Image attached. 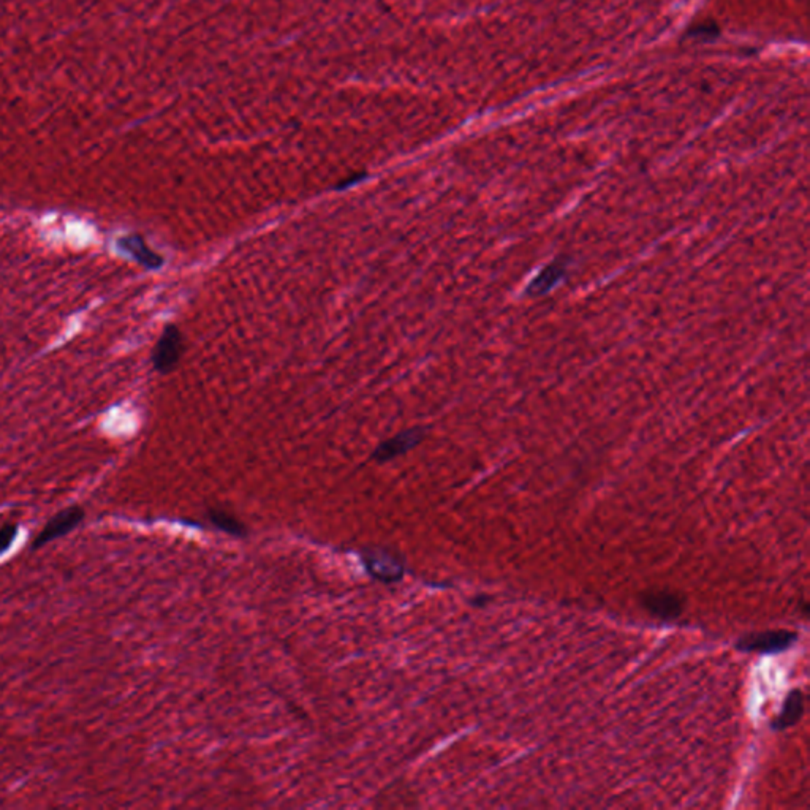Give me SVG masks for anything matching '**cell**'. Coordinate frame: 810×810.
Instances as JSON below:
<instances>
[{"label": "cell", "instance_id": "5b68a950", "mask_svg": "<svg viewBox=\"0 0 810 810\" xmlns=\"http://www.w3.org/2000/svg\"><path fill=\"white\" fill-rule=\"evenodd\" d=\"M641 605L660 621H676L684 612V600L669 590H651L641 595Z\"/></svg>", "mask_w": 810, "mask_h": 810}, {"label": "cell", "instance_id": "7a4b0ae2", "mask_svg": "<svg viewBox=\"0 0 810 810\" xmlns=\"http://www.w3.org/2000/svg\"><path fill=\"white\" fill-rule=\"evenodd\" d=\"M184 353V338L176 325H166L152 351V366L160 374H170L176 369Z\"/></svg>", "mask_w": 810, "mask_h": 810}, {"label": "cell", "instance_id": "3957f363", "mask_svg": "<svg viewBox=\"0 0 810 810\" xmlns=\"http://www.w3.org/2000/svg\"><path fill=\"white\" fill-rule=\"evenodd\" d=\"M361 560L364 569L374 580L391 584L401 581L404 578V562L385 549H364L361 553Z\"/></svg>", "mask_w": 810, "mask_h": 810}, {"label": "cell", "instance_id": "8992f818", "mask_svg": "<svg viewBox=\"0 0 810 810\" xmlns=\"http://www.w3.org/2000/svg\"><path fill=\"white\" fill-rule=\"evenodd\" d=\"M426 431L423 427H412V429L402 431L396 434L395 437L388 438V440L381 442L377 448L374 450L372 459L377 462H388L407 453V451L418 447L421 440L424 438Z\"/></svg>", "mask_w": 810, "mask_h": 810}, {"label": "cell", "instance_id": "5bb4252c", "mask_svg": "<svg viewBox=\"0 0 810 810\" xmlns=\"http://www.w3.org/2000/svg\"><path fill=\"white\" fill-rule=\"evenodd\" d=\"M488 601H491V597H486V595H482V597H478L477 600H473L472 603L475 605V606H478V608H483L486 603H488Z\"/></svg>", "mask_w": 810, "mask_h": 810}, {"label": "cell", "instance_id": "4fadbf2b", "mask_svg": "<svg viewBox=\"0 0 810 810\" xmlns=\"http://www.w3.org/2000/svg\"><path fill=\"white\" fill-rule=\"evenodd\" d=\"M361 179H363V176H361V175H356V176H353V177H350V179H347V181H344V182L340 184V185H338V189H345V187H349V185H353V184H356V182H360Z\"/></svg>", "mask_w": 810, "mask_h": 810}, {"label": "cell", "instance_id": "7c38bea8", "mask_svg": "<svg viewBox=\"0 0 810 810\" xmlns=\"http://www.w3.org/2000/svg\"><path fill=\"white\" fill-rule=\"evenodd\" d=\"M717 33H719V27H717L715 24H710V26L701 24V26H697L695 29H693V31L690 32V35L695 37V38L704 37L706 40H709V38H714Z\"/></svg>", "mask_w": 810, "mask_h": 810}, {"label": "cell", "instance_id": "6da1fadb", "mask_svg": "<svg viewBox=\"0 0 810 810\" xmlns=\"http://www.w3.org/2000/svg\"><path fill=\"white\" fill-rule=\"evenodd\" d=\"M797 638L800 636L793 630H768V632L740 636L734 647L739 652H755L766 656V653H779L790 649L796 643Z\"/></svg>", "mask_w": 810, "mask_h": 810}, {"label": "cell", "instance_id": "277c9868", "mask_svg": "<svg viewBox=\"0 0 810 810\" xmlns=\"http://www.w3.org/2000/svg\"><path fill=\"white\" fill-rule=\"evenodd\" d=\"M84 516H86L84 508L79 505H72L65 508V510L56 513L54 516L46 523L42 532L35 537V540L32 541L31 548L40 549L45 545H48V543L57 540V538L68 535L72 530L77 529L78 525L83 523Z\"/></svg>", "mask_w": 810, "mask_h": 810}, {"label": "cell", "instance_id": "ba28073f", "mask_svg": "<svg viewBox=\"0 0 810 810\" xmlns=\"http://www.w3.org/2000/svg\"><path fill=\"white\" fill-rule=\"evenodd\" d=\"M804 715V695L800 688L791 690L788 697L785 698L782 713L777 715V719L772 722V728L775 731H784L788 728L795 726L797 722L802 719Z\"/></svg>", "mask_w": 810, "mask_h": 810}, {"label": "cell", "instance_id": "30bf717a", "mask_svg": "<svg viewBox=\"0 0 810 810\" xmlns=\"http://www.w3.org/2000/svg\"><path fill=\"white\" fill-rule=\"evenodd\" d=\"M209 519L217 529L227 532V534L236 535V537H242L246 534L244 525H242L238 519H236L235 516H231V514H228L227 511L209 510Z\"/></svg>", "mask_w": 810, "mask_h": 810}, {"label": "cell", "instance_id": "8fae6325", "mask_svg": "<svg viewBox=\"0 0 810 810\" xmlns=\"http://www.w3.org/2000/svg\"><path fill=\"white\" fill-rule=\"evenodd\" d=\"M16 535H18V525L16 524H5L0 527V555L11 548Z\"/></svg>", "mask_w": 810, "mask_h": 810}, {"label": "cell", "instance_id": "52a82bcc", "mask_svg": "<svg viewBox=\"0 0 810 810\" xmlns=\"http://www.w3.org/2000/svg\"><path fill=\"white\" fill-rule=\"evenodd\" d=\"M118 247L146 269L155 271L164 266V257L152 251L141 235H125L118 239Z\"/></svg>", "mask_w": 810, "mask_h": 810}, {"label": "cell", "instance_id": "9c48e42d", "mask_svg": "<svg viewBox=\"0 0 810 810\" xmlns=\"http://www.w3.org/2000/svg\"><path fill=\"white\" fill-rule=\"evenodd\" d=\"M564 273H565V263L557 260V262H554L549 266H546V268L541 271V274L537 276L535 279L530 282L527 293L532 294V296H540V294L548 293L555 285V283L560 280V277L564 276Z\"/></svg>", "mask_w": 810, "mask_h": 810}]
</instances>
